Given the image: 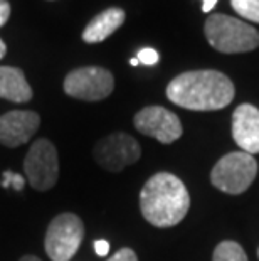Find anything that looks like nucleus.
<instances>
[{
    "instance_id": "1",
    "label": "nucleus",
    "mask_w": 259,
    "mask_h": 261,
    "mask_svg": "<svg viewBox=\"0 0 259 261\" xmlns=\"http://www.w3.org/2000/svg\"><path fill=\"white\" fill-rule=\"evenodd\" d=\"M167 98L192 112H216L234 99V85L216 69L187 71L168 83Z\"/></svg>"
},
{
    "instance_id": "2",
    "label": "nucleus",
    "mask_w": 259,
    "mask_h": 261,
    "mask_svg": "<svg viewBox=\"0 0 259 261\" xmlns=\"http://www.w3.org/2000/svg\"><path fill=\"white\" fill-rule=\"evenodd\" d=\"M190 194L179 177L158 172L150 177L140 192V209L148 223L155 227L177 226L189 213Z\"/></svg>"
},
{
    "instance_id": "3",
    "label": "nucleus",
    "mask_w": 259,
    "mask_h": 261,
    "mask_svg": "<svg viewBox=\"0 0 259 261\" xmlns=\"http://www.w3.org/2000/svg\"><path fill=\"white\" fill-rule=\"evenodd\" d=\"M204 34L216 51L224 54L249 53L259 47V32L254 27L225 14L207 17Z\"/></svg>"
},
{
    "instance_id": "4",
    "label": "nucleus",
    "mask_w": 259,
    "mask_h": 261,
    "mask_svg": "<svg viewBox=\"0 0 259 261\" xmlns=\"http://www.w3.org/2000/svg\"><path fill=\"white\" fill-rule=\"evenodd\" d=\"M259 165L254 155L246 152H231L212 167L211 182L214 187L231 196L246 192L254 182Z\"/></svg>"
},
{
    "instance_id": "5",
    "label": "nucleus",
    "mask_w": 259,
    "mask_h": 261,
    "mask_svg": "<svg viewBox=\"0 0 259 261\" xmlns=\"http://www.w3.org/2000/svg\"><path fill=\"white\" fill-rule=\"evenodd\" d=\"M84 236V226L79 216L63 213L56 216L47 227L44 248L52 261H69L78 253Z\"/></svg>"
},
{
    "instance_id": "6",
    "label": "nucleus",
    "mask_w": 259,
    "mask_h": 261,
    "mask_svg": "<svg viewBox=\"0 0 259 261\" xmlns=\"http://www.w3.org/2000/svg\"><path fill=\"white\" fill-rule=\"evenodd\" d=\"M25 180L36 191H49L59 179L57 150L47 138H39L32 143L24 159Z\"/></svg>"
},
{
    "instance_id": "7",
    "label": "nucleus",
    "mask_w": 259,
    "mask_h": 261,
    "mask_svg": "<svg viewBox=\"0 0 259 261\" xmlns=\"http://www.w3.org/2000/svg\"><path fill=\"white\" fill-rule=\"evenodd\" d=\"M114 90V77L100 66L78 68L66 76L64 93L82 101H101Z\"/></svg>"
},
{
    "instance_id": "8",
    "label": "nucleus",
    "mask_w": 259,
    "mask_h": 261,
    "mask_svg": "<svg viewBox=\"0 0 259 261\" xmlns=\"http://www.w3.org/2000/svg\"><path fill=\"white\" fill-rule=\"evenodd\" d=\"M93 157L108 172H121L141 157L140 143L128 133H111L101 138L93 148Z\"/></svg>"
},
{
    "instance_id": "9",
    "label": "nucleus",
    "mask_w": 259,
    "mask_h": 261,
    "mask_svg": "<svg viewBox=\"0 0 259 261\" xmlns=\"http://www.w3.org/2000/svg\"><path fill=\"white\" fill-rule=\"evenodd\" d=\"M135 128L160 143H174L182 137V123L179 116L163 107H147L133 118Z\"/></svg>"
},
{
    "instance_id": "10",
    "label": "nucleus",
    "mask_w": 259,
    "mask_h": 261,
    "mask_svg": "<svg viewBox=\"0 0 259 261\" xmlns=\"http://www.w3.org/2000/svg\"><path fill=\"white\" fill-rule=\"evenodd\" d=\"M41 125V116L29 110H14L0 116V143L15 148L31 140Z\"/></svg>"
},
{
    "instance_id": "11",
    "label": "nucleus",
    "mask_w": 259,
    "mask_h": 261,
    "mask_svg": "<svg viewBox=\"0 0 259 261\" xmlns=\"http://www.w3.org/2000/svg\"><path fill=\"white\" fill-rule=\"evenodd\" d=\"M233 137L242 152L259 153V110L242 103L233 113Z\"/></svg>"
},
{
    "instance_id": "12",
    "label": "nucleus",
    "mask_w": 259,
    "mask_h": 261,
    "mask_svg": "<svg viewBox=\"0 0 259 261\" xmlns=\"http://www.w3.org/2000/svg\"><path fill=\"white\" fill-rule=\"evenodd\" d=\"M125 22V10L111 7L103 10L96 17H93L86 29L82 31V41L88 44H98L114 34Z\"/></svg>"
},
{
    "instance_id": "13",
    "label": "nucleus",
    "mask_w": 259,
    "mask_h": 261,
    "mask_svg": "<svg viewBox=\"0 0 259 261\" xmlns=\"http://www.w3.org/2000/svg\"><path fill=\"white\" fill-rule=\"evenodd\" d=\"M0 98L14 103L31 101L32 90L22 69L0 66Z\"/></svg>"
},
{
    "instance_id": "14",
    "label": "nucleus",
    "mask_w": 259,
    "mask_h": 261,
    "mask_svg": "<svg viewBox=\"0 0 259 261\" xmlns=\"http://www.w3.org/2000/svg\"><path fill=\"white\" fill-rule=\"evenodd\" d=\"M212 261H247V256L239 243L222 241L214 249Z\"/></svg>"
},
{
    "instance_id": "15",
    "label": "nucleus",
    "mask_w": 259,
    "mask_h": 261,
    "mask_svg": "<svg viewBox=\"0 0 259 261\" xmlns=\"http://www.w3.org/2000/svg\"><path fill=\"white\" fill-rule=\"evenodd\" d=\"M231 5L241 17L259 24V0H231Z\"/></svg>"
},
{
    "instance_id": "16",
    "label": "nucleus",
    "mask_w": 259,
    "mask_h": 261,
    "mask_svg": "<svg viewBox=\"0 0 259 261\" xmlns=\"http://www.w3.org/2000/svg\"><path fill=\"white\" fill-rule=\"evenodd\" d=\"M25 179L22 177L20 174H15V172L12 170H5L2 174V180H0V186H2L4 189H14V191H22L25 186Z\"/></svg>"
},
{
    "instance_id": "17",
    "label": "nucleus",
    "mask_w": 259,
    "mask_h": 261,
    "mask_svg": "<svg viewBox=\"0 0 259 261\" xmlns=\"http://www.w3.org/2000/svg\"><path fill=\"white\" fill-rule=\"evenodd\" d=\"M136 59L145 66H153V64L158 63V53L152 47H143V49H140Z\"/></svg>"
},
{
    "instance_id": "18",
    "label": "nucleus",
    "mask_w": 259,
    "mask_h": 261,
    "mask_svg": "<svg viewBox=\"0 0 259 261\" xmlns=\"http://www.w3.org/2000/svg\"><path fill=\"white\" fill-rule=\"evenodd\" d=\"M108 261H138V256L131 248H121Z\"/></svg>"
},
{
    "instance_id": "19",
    "label": "nucleus",
    "mask_w": 259,
    "mask_h": 261,
    "mask_svg": "<svg viewBox=\"0 0 259 261\" xmlns=\"http://www.w3.org/2000/svg\"><path fill=\"white\" fill-rule=\"evenodd\" d=\"M9 17H10V5L7 0H0V27L5 25Z\"/></svg>"
},
{
    "instance_id": "20",
    "label": "nucleus",
    "mask_w": 259,
    "mask_h": 261,
    "mask_svg": "<svg viewBox=\"0 0 259 261\" xmlns=\"http://www.w3.org/2000/svg\"><path fill=\"white\" fill-rule=\"evenodd\" d=\"M95 251L98 256H108L109 253V243L106 240H98L95 241Z\"/></svg>"
},
{
    "instance_id": "21",
    "label": "nucleus",
    "mask_w": 259,
    "mask_h": 261,
    "mask_svg": "<svg viewBox=\"0 0 259 261\" xmlns=\"http://www.w3.org/2000/svg\"><path fill=\"white\" fill-rule=\"evenodd\" d=\"M217 0H202V12H211L216 7Z\"/></svg>"
},
{
    "instance_id": "22",
    "label": "nucleus",
    "mask_w": 259,
    "mask_h": 261,
    "mask_svg": "<svg viewBox=\"0 0 259 261\" xmlns=\"http://www.w3.org/2000/svg\"><path fill=\"white\" fill-rule=\"evenodd\" d=\"M5 53H7V47H5L4 41H2V39H0V59H2V58L5 56Z\"/></svg>"
},
{
    "instance_id": "23",
    "label": "nucleus",
    "mask_w": 259,
    "mask_h": 261,
    "mask_svg": "<svg viewBox=\"0 0 259 261\" xmlns=\"http://www.w3.org/2000/svg\"><path fill=\"white\" fill-rule=\"evenodd\" d=\"M19 261H41L37 256H32V254H27V256H22Z\"/></svg>"
},
{
    "instance_id": "24",
    "label": "nucleus",
    "mask_w": 259,
    "mask_h": 261,
    "mask_svg": "<svg viewBox=\"0 0 259 261\" xmlns=\"http://www.w3.org/2000/svg\"><path fill=\"white\" fill-rule=\"evenodd\" d=\"M130 64H131V66H138V64H140V61L136 59V58H133V59L130 61Z\"/></svg>"
},
{
    "instance_id": "25",
    "label": "nucleus",
    "mask_w": 259,
    "mask_h": 261,
    "mask_svg": "<svg viewBox=\"0 0 259 261\" xmlns=\"http://www.w3.org/2000/svg\"><path fill=\"white\" fill-rule=\"evenodd\" d=\"M257 256H259V249H257Z\"/></svg>"
}]
</instances>
